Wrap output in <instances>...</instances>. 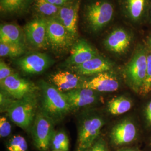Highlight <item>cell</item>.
I'll list each match as a JSON object with an SVG mask.
<instances>
[{"mask_svg": "<svg viewBox=\"0 0 151 151\" xmlns=\"http://www.w3.org/2000/svg\"><path fill=\"white\" fill-rule=\"evenodd\" d=\"M69 146V139L65 132L62 131H55L50 144V147H52L53 150L68 151Z\"/></svg>", "mask_w": 151, "mask_h": 151, "instance_id": "obj_25", "label": "cell"}, {"mask_svg": "<svg viewBox=\"0 0 151 151\" xmlns=\"http://www.w3.org/2000/svg\"><path fill=\"white\" fill-rule=\"evenodd\" d=\"M37 99L33 93L15 100L6 112L12 122L22 129L27 130L34 122L37 114Z\"/></svg>", "mask_w": 151, "mask_h": 151, "instance_id": "obj_2", "label": "cell"}, {"mask_svg": "<svg viewBox=\"0 0 151 151\" xmlns=\"http://www.w3.org/2000/svg\"><path fill=\"white\" fill-rule=\"evenodd\" d=\"M132 106V103L124 96L115 97L109 101L108 110L110 113L118 115L128 111Z\"/></svg>", "mask_w": 151, "mask_h": 151, "instance_id": "obj_21", "label": "cell"}, {"mask_svg": "<svg viewBox=\"0 0 151 151\" xmlns=\"http://www.w3.org/2000/svg\"><path fill=\"white\" fill-rule=\"evenodd\" d=\"M49 2L58 7H62L74 0H48Z\"/></svg>", "mask_w": 151, "mask_h": 151, "instance_id": "obj_32", "label": "cell"}, {"mask_svg": "<svg viewBox=\"0 0 151 151\" xmlns=\"http://www.w3.org/2000/svg\"><path fill=\"white\" fill-rule=\"evenodd\" d=\"M16 63L25 73L39 74L48 68L52 60L47 54L34 53L20 58Z\"/></svg>", "mask_w": 151, "mask_h": 151, "instance_id": "obj_10", "label": "cell"}, {"mask_svg": "<svg viewBox=\"0 0 151 151\" xmlns=\"http://www.w3.org/2000/svg\"><path fill=\"white\" fill-rule=\"evenodd\" d=\"M104 125L103 119L90 116L83 120L79 128L77 151H86L97 139Z\"/></svg>", "mask_w": 151, "mask_h": 151, "instance_id": "obj_6", "label": "cell"}, {"mask_svg": "<svg viewBox=\"0 0 151 151\" xmlns=\"http://www.w3.org/2000/svg\"><path fill=\"white\" fill-rule=\"evenodd\" d=\"M7 151H27L28 146L25 138L21 135L13 136L7 145Z\"/></svg>", "mask_w": 151, "mask_h": 151, "instance_id": "obj_26", "label": "cell"}, {"mask_svg": "<svg viewBox=\"0 0 151 151\" xmlns=\"http://www.w3.org/2000/svg\"><path fill=\"white\" fill-rule=\"evenodd\" d=\"M24 32L14 24H5L0 27V43L15 44L24 46Z\"/></svg>", "mask_w": 151, "mask_h": 151, "instance_id": "obj_19", "label": "cell"}, {"mask_svg": "<svg viewBox=\"0 0 151 151\" xmlns=\"http://www.w3.org/2000/svg\"><path fill=\"white\" fill-rule=\"evenodd\" d=\"M114 15L112 4L105 0H98L86 6L85 19L87 27L92 32L101 31L111 22Z\"/></svg>", "mask_w": 151, "mask_h": 151, "instance_id": "obj_3", "label": "cell"}, {"mask_svg": "<svg viewBox=\"0 0 151 151\" xmlns=\"http://www.w3.org/2000/svg\"><path fill=\"white\" fill-rule=\"evenodd\" d=\"M147 67V55L144 49L136 52L125 70L130 83L137 91H139L143 85Z\"/></svg>", "mask_w": 151, "mask_h": 151, "instance_id": "obj_7", "label": "cell"}, {"mask_svg": "<svg viewBox=\"0 0 151 151\" xmlns=\"http://www.w3.org/2000/svg\"><path fill=\"white\" fill-rule=\"evenodd\" d=\"M35 7L42 17L47 19L55 17L60 7L54 5L48 0H34Z\"/></svg>", "mask_w": 151, "mask_h": 151, "instance_id": "obj_22", "label": "cell"}, {"mask_svg": "<svg viewBox=\"0 0 151 151\" xmlns=\"http://www.w3.org/2000/svg\"><path fill=\"white\" fill-rule=\"evenodd\" d=\"M131 37L123 29H116L111 32L104 41V45L109 50L117 54L125 53L129 47Z\"/></svg>", "mask_w": 151, "mask_h": 151, "instance_id": "obj_16", "label": "cell"}, {"mask_svg": "<svg viewBox=\"0 0 151 151\" xmlns=\"http://www.w3.org/2000/svg\"><path fill=\"white\" fill-rule=\"evenodd\" d=\"M54 122L43 111L37 114L32 123V135L34 145L39 151L49 149L55 132Z\"/></svg>", "mask_w": 151, "mask_h": 151, "instance_id": "obj_4", "label": "cell"}, {"mask_svg": "<svg viewBox=\"0 0 151 151\" xmlns=\"http://www.w3.org/2000/svg\"><path fill=\"white\" fill-rule=\"evenodd\" d=\"M40 87L42 111L54 121L63 118L71 110L65 93L44 81L41 82Z\"/></svg>", "mask_w": 151, "mask_h": 151, "instance_id": "obj_1", "label": "cell"}, {"mask_svg": "<svg viewBox=\"0 0 151 151\" xmlns=\"http://www.w3.org/2000/svg\"></svg>", "mask_w": 151, "mask_h": 151, "instance_id": "obj_37", "label": "cell"}, {"mask_svg": "<svg viewBox=\"0 0 151 151\" xmlns=\"http://www.w3.org/2000/svg\"><path fill=\"white\" fill-rule=\"evenodd\" d=\"M31 0H0V9L2 12L16 14L24 11L30 4Z\"/></svg>", "mask_w": 151, "mask_h": 151, "instance_id": "obj_20", "label": "cell"}, {"mask_svg": "<svg viewBox=\"0 0 151 151\" xmlns=\"http://www.w3.org/2000/svg\"></svg>", "mask_w": 151, "mask_h": 151, "instance_id": "obj_36", "label": "cell"}, {"mask_svg": "<svg viewBox=\"0 0 151 151\" xmlns=\"http://www.w3.org/2000/svg\"><path fill=\"white\" fill-rule=\"evenodd\" d=\"M16 99L5 90L1 89L0 103H1V112L6 111L7 109Z\"/></svg>", "mask_w": 151, "mask_h": 151, "instance_id": "obj_28", "label": "cell"}, {"mask_svg": "<svg viewBox=\"0 0 151 151\" xmlns=\"http://www.w3.org/2000/svg\"><path fill=\"white\" fill-rule=\"evenodd\" d=\"M80 5V0H74L60 7L55 17L75 39L77 36V23Z\"/></svg>", "mask_w": 151, "mask_h": 151, "instance_id": "obj_12", "label": "cell"}, {"mask_svg": "<svg viewBox=\"0 0 151 151\" xmlns=\"http://www.w3.org/2000/svg\"><path fill=\"white\" fill-rule=\"evenodd\" d=\"M146 0H125L126 9L134 21L139 20L143 14Z\"/></svg>", "mask_w": 151, "mask_h": 151, "instance_id": "obj_23", "label": "cell"}, {"mask_svg": "<svg viewBox=\"0 0 151 151\" xmlns=\"http://www.w3.org/2000/svg\"><path fill=\"white\" fill-rule=\"evenodd\" d=\"M71 68L79 75H96L102 72L109 71L112 68V64L108 60L96 56L81 65L73 66Z\"/></svg>", "mask_w": 151, "mask_h": 151, "instance_id": "obj_17", "label": "cell"}, {"mask_svg": "<svg viewBox=\"0 0 151 151\" xmlns=\"http://www.w3.org/2000/svg\"><path fill=\"white\" fill-rule=\"evenodd\" d=\"M24 32L27 42L34 47L38 49L48 47L47 18L41 17L29 22L25 26Z\"/></svg>", "mask_w": 151, "mask_h": 151, "instance_id": "obj_8", "label": "cell"}, {"mask_svg": "<svg viewBox=\"0 0 151 151\" xmlns=\"http://www.w3.org/2000/svg\"><path fill=\"white\" fill-rule=\"evenodd\" d=\"M110 136L115 145L120 146L128 144L135 138V125L129 120H124L114 127Z\"/></svg>", "mask_w": 151, "mask_h": 151, "instance_id": "obj_18", "label": "cell"}, {"mask_svg": "<svg viewBox=\"0 0 151 151\" xmlns=\"http://www.w3.org/2000/svg\"><path fill=\"white\" fill-rule=\"evenodd\" d=\"M47 20L49 47L58 52L71 48L75 43V38L55 17Z\"/></svg>", "mask_w": 151, "mask_h": 151, "instance_id": "obj_5", "label": "cell"}, {"mask_svg": "<svg viewBox=\"0 0 151 151\" xmlns=\"http://www.w3.org/2000/svg\"><path fill=\"white\" fill-rule=\"evenodd\" d=\"M50 81L60 91L67 92L80 88L85 79L81 75L69 71H59L52 75Z\"/></svg>", "mask_w": 151, "mask_h": 151, "instance_id": "obj_14", "label": "cell"}, {"mask_svg": "<svg viewBox=\"0 0 151 151\" xmlns=\"http://www.w3.org/2000/svg\"><path fill=\"white\" fill-rule=\"evenodd\" d=\"M81 87L96 92H114L119 87V82L116 76L110 72H104L93 77L83 81Z\"/></svg>", "mask_w": 151, "mask_h": 151, "instance_id": "obj_11", "label": "cell"}, {"mask_svg": "<svg viewBox=\"0 0 151 151\" xmlns=\"http://www.w3.org/2000/svg\"><path fill=\"white\" fill-rule=\"evenodd\" d=\"M65 94L70 109L91 105L95 103L97 99L96 91L82 87L65 92Z\"/></svg>", "mask_w": 151, "mask_h": 151, "instance_id": "obj_15", "label": "cell"}, {"mask_svg": "<svg viewBox=\"0 0 151 151\" xmlns=\"http://www.w3.org/2000/svg\"><path fill=\"white\" fill-rule=\"evenodd\" d=\"M25 53V46L15 44L0 43L1 57L15 58Z\"/></svg>", "mask_w": 151, "mask_h": 151, "instance_id": "obj_24", "label": "cell"}, {"mask_svg": "<svg viewBox=\"0 0 151 151\" xmlns=\"http://www.w3.org/2000/svg\"><path fill=\"white\" fill-rule=\"evenodd\" d=\"M52 151H60V150H53Z\"/></svg>", "mask_w": 151, "mask_h": 151, "instance_id": "obj_35", "label": "cell"}, {"mask_svg": "<svg viewBox=\"0 0 151 151\" xmlns=\"http://www.w3.org/2000/svg\"><path fill=\"white\" fill-rule=\"evenodd\" d=\"M0 83L1 89L5 90L16 100L34 93L38 88L32 82L22 78L17 73L0 81Z\"/></svg>", "mask_w": 151, "mask_h": 151, "instance_id": "obj_9", "label": "cell"}, {"mask_svg": "<svg viewBox=\"0 0 151 151\" xmlns=\"http://www.w3.org/2000/svg\"><path fill=\"white\" fill-rule=\"evenodd\" d=\"M86 151H108V150L105 141L102 138H97Z\"/></svg>", "mask_w": 151, "mask_h": 151, "instance_id": "obj_31", "label": "cell"}, {"mask_svg": "<svg viewBox=\"0 0 151 151\" xmlns=\"http://www.w3.org/2000/svg\"><path fill=\"white\" fill-rule=\"evenodd\" d=\"M146 115L147 120L151 124V102L149 103L146 108Z\"/></svg>", "mask_w": 151, "mask_h": 151, "instance_id": "obj_33", "label": "cell"}, {"mask_svg": "<svg viewBox=\"0 0 151 151\" xmlns=\"http://www.w3.org/2000/svg\"><path fill=\"white\" fill-rule=\"evenodd\" d=\"M148 44H149V45H150V47H151V37L148 39Z\"/></svg>", "mask_w": 151, "mask_h": 151, "instance_id": "obj_34", "label": "cell"}, {"mask_svg": "<svg viewBox=\"0 0 151 151\" xmlns=\"http://www.w3.org/2000/svg\"><path fill=\"white\" fill-rule=\"evenodd\" d=\"M11 132V125L5 116L0 118V137L1 138H6L10 134Z\"/></svg>", "mask_w": 151, "mask_h": 151, "instance_id": "obj_29", "label": "cell"}, {"mask_svg": "<svg viewBox=\"0 0 151 151\" xmlns=\"http://www.w3.org/2000/svg\"><path fill=\"white\" fill-rule=\"evenodd\" d=\"M98 56L96 50L85 39L77 40L70 48V56L67 64L71 67L81 65Z\"/></svg>", "mask_w": 151, "mask_h": 151, "instance_id": "obj_13", "label": "cell"}, {"mask_svg": "<svg viewBox=\"0 0 151 151\" xmlns=\"http://www.w3.org/2000/svg\"><path fill=\"white\" fill-rule=\"evenodd\" d=\"M151 91V54L147 55V67L143 85L139 91L140 94L146 95Z\"/></svg>", "mask_w": 151, "mask_h": 151, "instance_id": "obj_27", "label": "cell"}, {"mask_svg": "<svg viewBox=\"0 0 151 151\" xmlns=\"http://www.w3.org/2000/svg\"><path fill=\"white\" fill-rule=\"evenodd\" d=\"M16 73L6 63L4 60L0 62V81H3L9 76L13 75Z\"/></svg>", "mask_w": 151, "mask_h": 151, "instance_id": "obj_30", "label": "cell"}]
</instances>
